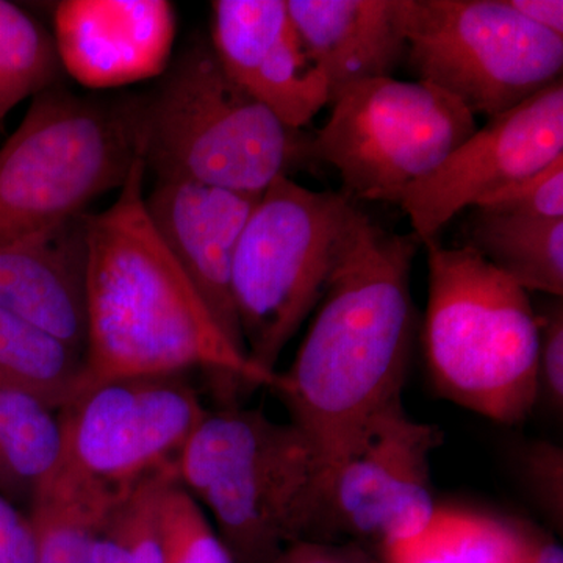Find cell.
Masks as SVG:
<instances>
[{
  "instance_id": "1",
  "label": "cell",
  "mask_w": 563,
  "mask_h": 563,
  "mask_svg": "<svg viewBox=\"0 0 563 563\" xmlns=\"http://www.w3.org/2000/svg\"><path fill=\"white\" fill-rule=\"evenodd\" d=\"M415 233L380 228L358 209L288 372L274 391L325 468L401 401L412 351Z\"/></svg>"
},
{
  "instance_id": "2",
  "label": "cell",
  "mask_w": 563,
  "mask_h": 563,
  "mask_svg": "<svg viewBox=\"0 0 563 563\" xmlns=\"http://www.w3.org/2000/svg\"><path fill=\"white\" fill-rule=\"evenodd\" d=\"M144 174L140 157L117 201L84 214L87 387L199 368L224 383L274 390L279 372H263L229 342L152 224Z\"/></svg>"
},
{
  "instance_id": "3",
  "label": "cell",
  "mask_w": 563,
  "mask_h": 563,
  "mask_svg": "<svg viewBox=\"0 0 563 563\" xmlns=\"http://www.w3.org/2000/svg\"><path fill=\"white\" fill-rule=\"evenodd\" d=\"M176 466L233 562L276 563L288 544L314 540L328 468L291 421L235 404L209 410Z\"/></svg>"
},
{
  "instance_id": "4",
  "label": "cell",
  "mask_w": 563,
  "mask_h": 563,
  "mask_svg": "<svg viewBox=\"0 0 563 563\" xmlns=\"http://www.w3.org/2000/svg\"><path fill=\"white\" fill-rule=\"evenodd\" d=\"M428 247L422 347L433 390L499 424L539 402L540 322L531 296L468 244Z\"/></svg>"
},
{
  "instance_id": "5",
  "label": "cell",
  "mask_w": 563,
  "mask_h": 563,
  "mask_svg": "<svg viewBox=\"0 0 563 563\" xmlns=\"http://www.w3.org/2000/svg\"><path fill=\"white\" fill-rule=\"evenodd\" d=\"M312 139L247 95L206 43L185 51L140 101L141 154L157 180L262 195L314 163Z\"/></svg>"
},
{
  "instance_id": "6",
  "label": "cell",
  "mask_w": 563,
  "mask_h": 563,
  "mask_svg": "<svg viewBox=\"0 0 563 563\" xmlns=\"http://www.w3.org/2000/svg\"><path fill=\"white\" fill-rule=\"evenodd\" d=\"M140 101L80 98L52 87L0 147V247L43 239L121 188L143 157Z\"/></svg>"
},
{
  "instance_id": "7",
  "label": "cell",
  "mask_w": 563,
  "mask_h": 563,
  "mask_svg": "<svg viewBox=\"0 0 563 563\" xmlns=\"http://www.w3.org/2000/svg\"><path fill=\"white\" fill-rule=\"evenodd\" d=\"M358 207L344 192L279 177L244 225L232 292L247 357L277 373L282 352L317 309Z\"/></svg>"
},
{
  "instance_id": "8",
  "label": "cell",
  "mask_w": 563,
  "mask_h": 563,
  "mask_svg": "<svg viewBox=\"0 0 563 563\" xmlns=\"http://www.w3.org/2000/svg\"><path fill=\"white\" fill-rule=\"evenodd\" d=\"M314 133V162L342 177L351 201L401 203L404 192L477 131L461 102L426 81H357L332 96Z\"/></svg>"
},
{
  "instance_id": "9",
  "label": "cell",
  "mask_w": 563,
  "mask_h": 563,
  "mask_svg": "<svg viewBox=\"0 0 563 563\" xmlns=\"http://www.w3.org/2000/svg\"><path fill=\"white\" fill-rule=\"evenodd\" d=\"M407 54L418 80L487 120L562 79L563 36L526 21L506 0H402Z\"/></svg>"
},
{
  "instance_id": "10",
  "label": "cell",
  "mask_w": 563,
  "mask_h": 563,
  "mask_svg": "<svg viewBox=\"0 0 563 563\" xmlns=\"http://www.w3.org/2000/svg\"><path fill=\"white\" fill-rule=\"evenodd\" d=\"M207 412L187 374L90 385L60 410L62 468L121 495L144 477L176 465Z\"/></svg>"
},
{
  "instance_id": "11",
  "label": "cell",
  "mask_w": 563,
  "mask_h": 563,
  "mask_svg": "<svg viewBox=\"0 0 563 563\" xmlns=\"http://www.w3.org/2000/svg\"><path fill=\"white\" fill-rule=\"evenodd\" d=\"M437 426L393 402L325 474L318 542H350L379 554L420 532L437 512L431 461L442 444Z\"/></svg>"
},
{
  "instance_id": "12",
  "label": "cell",
  "mask_w": 563,
  "mask_h": 563,
  "mask_svg": "<svg viewBox=\"0 0 563 563\" xmlns=\"http://www.w3.org/2000/svg\"><path fill=\"white\" fill-rule=\"evenodd\" d=\"M563 157V84L493 117L442 165L404 192L399 207L421 243L454 217Z\"/></svg>"
},
{
  "instance_id": "13",
  "label": "cell",
  "mask_w": 563,
  "mask_h": 563,
  "mask_svg": "<svg viewBox=\"0 0 563 563\" xmlns=\"http://www.w3.org/2000/svg\"><path fill=\"white\" fill-rule=\"evenodd\" d=\"M211 49L228 76L288 128L329 106V85L303 49L287 0L211 3Z\"/></svg>"
},
{
  "instance_id": "14",
  "label": "cell",
  "mask_w": 563,
  "mask_h": 563,
  "mask_svg": "<svg viewBox=\"0 0 563 563\" xmlns=\"http://www.w3.org/2000/svg\"><path fill=\"white\" fill-rule=\"evenodd\" d=\"M262 195L188 180H157L146 210L218 328L246 355L232 292V266L244 225ZM250 358V357H247Z\"/></svg>"
},
{
  "instance_id": "15",
  "label": "cell",
  "mask_w": 563,
  "mask_h": 563,
  "mask_svg": "<svg viewBox=\"0 0 563 563\" xmlns=\"http://www.w3.org/2000/svg\"><path fill=\"white\" fill-rule=\"evenodd\" d=\"M176 16L165 0H66L55 9L63 69L90 88L158 76L172 55Z\"/></svg>"
},
{
  "instance_id": "16",
  "label": "cell",
  "mask_w": 563,
  "mask_h": 563,
  "mask_svg": "<svg viewBox=\"0 0 563 563\" xmlns=\"http://www.w3.org/2000/svg\"><path fill=\"white\" fill-rule=\"evenodd\" d=\"M84 214L43 239L0 247V309L85 357L88 314Z\"/></svg>"
},
{
  "instance_id": "17",
  "label": "cell",
  "mask_w": 563,
  "mask_h": 563,
  "mask_svg": "<svg viewBox=\"0 0 563 563\" xmlns=\"http://www.w3.org/2000/svg\"><path fill=\"white\" fill-rule=\"evenodd\" d=\"M303 49L335 92L391 77L406 58L402 0H287Z\"/></svg>"
},
{
  "instance_id": "18",
  "label": "cell",
  "mask_w": 563,
  "mask_h": 563,
  "mask_svg": "<svg viewBox=\"0 0 563 563\" xmlns=\"http://www.w3.org/2000/svg\"><path fill=\"white\" fill-rule=\"evenodd\" d=\"M60 412L0 387V496L29 512L63 462Z\"/></svg>"
},
{
  "instance_id": "19",
  "label": "cell",
  "mask_w": 563,
  "mask_h": 563,
  "mask_svg": "<svg viewBox=\"0 0 563 563\" xmlns=\"http://www.w3.org/2000/svg\"><path fill=\"white\" fill-rule=\"evenodd\" d=\"M474 247L523 290L563 295V220L474 209L466 224Z\"/></svg>"
},
{
  "instance_id": "20",
  "label": "cell",
  "mask_w": 563,
  "mask_h": 563,
  "mask_svg": "<svg viewBox=\"0 0 563 563\" xmlns=\"http://www.w3.org/2000/svg\"><path fill=\"white\" fill-rule=\"evenodd\" d=\"M0 387L29 393L60 412L87 388L85 357L0 309Z\"/></svg>"
},
{
  "instance_id": "21",
  "label": "cell",
  "mask_w": 563,
  "mask_h": 563,
  "mask_svg": "<svg viewBox=\"0 0 563 563\" xmlns=\"http://www.w3.org/2000/svg\"><path fill=\"white\" fill-rule=\"evenodd\" d=\"M512 520L439 507L412 537L385 547L383 563H517Z\"/></svg>"
},
{
  "instance_id": "22",
  "label": "cell",
  "mask_w": 563,
  "mask_h": 563,
  "mask_svg": "<svg viewBox=\"0 0 563 563\" xmlns=\"http://www.w3.org/2000/svg\"><path fill=\"white\" fill-rule=\"evenodd\" d=\"M121 495L84 483L60 466L27 512L38 540L35 563H91L96 531Z\"/></svg>"
},
{
  "instance_id": "23",
  "label": "cell",
  "mask_w": 563,
  "mask_h": 563,
  "mask_svg": "<svg viewBox=\"0 0 563 563\" xmlns=\"http://www.w3.org/2000/svg\"><path fill=\"white\" fill-rule=\"evenodd\" d=\"M176 479L177 466H166L122 493L96 531L91 563H163V496Z\"/></svg>"
},
{
  "instance_id": "24",
  "label": "cell",
  "mask_w": 563,
  "mask_h": 563,
  "mask_svg": "<svg viewBox=\"0 0 563 563\" xmlns=\"http://www.w3.org/2000/svg\"><path fill=\"white\" fill-rule=\"evenodd\" d=\"M62 69L54 36L16 3L0 0V120L55 87Z\"/></svg>"
},
{
  "instance_id": "25",
  "label": "cell",
  "mask_w": 563,
  "mask_h": 563,
  "mask_svg": "<svg viewBox=\"0 0 563 563\" xmlns=\"http://www.w3.org/2000/svg\"><path fill=\"white\" fill-rule=\"evenodd\" d=\"M163 563H235L206 510L177 477L163 496Z\"/></svg>"
},
{
  "instance_id": "26",
  "label": "cell",
  "mask_w": 563,
  "mask_h": 563,
  "mask_svg": "<svg viewBox=\"0 0 563 563\" xmlns=\"http://www.w3.org/2000/svg\"><path fill=\"white\" fill-rule=\"evenodd\" d=\"M474 209L515 217L563 220V157L542 172L496 192Z\"/></svg>"
},
{
  "instance_id": "27",
  "label": "cell",
  "mask_w": 563,
  "mask_h": 563,
  "mask_svg": "<svg viewBox=\"0 0 563 563\" xmlns=\"http://www.w3.org/2000/svg\"><path fill=\"white\" fill-rule=\"evenodd\" d=\"M521 473L533 501L555 526L563 521V453L550 442H536L521 455Z\"/></svg>"
},
{
  "instance_id": "28",
  "label": "cell",
  "mask_w": 563,
  "mask_h": 563,
  "mask_svg": "<svg viewBox=\"0 0 563 563\" xmlns=\"http://www.w3.org/2000/svg\"><path fill=\"white\" fill-rule=\"evenodd\" d=\"M537 388L539 401L554 412L563 409V306L562 298L540 317Z\"/></svg>"
},
{
  "instance_id": "29",
  "label": "cell",
  "mask_w": 563,
  "mask_h": 563,
  "mask_svg": "<svg viewBox=\"0 0 563 563\" xmlns=\"http://www.w3.org/2000/svg\"><path fill=\"white\" fill-rule=\"evenodd\" d=\"M36 529L31 515L0 496V563H35Z\"/></svg>"
},
{
  "instance_id": "30",
  "label": "cell",
  "mask_w": 563,
  "mask_h": 563,
  "mask_svg": "<svg viewBox=\"0 0 563 563\" xmlns=\"http://www.w3.org/2000/svg\"><path fill=\"white\" fill-rule=\"evenodd\" d=\"M276 563H383L377 555L350 542L299 540L288 544Z\"/></svg>"
},
{
  "instance_id": "31",
  "label": "cell",
  "mask_w": 563,
  "mask_h": 563,
  "mask_svg": "<svg viewBox=\"0 0 563 563\" xmlns=\"http://www.w3.org/2000/svg\"><path fill=\"white\" fill-rule=\"evenodd\" d=\"M518 539L517 563H563V550L553 537L523 520H512Z\"/></svg>"
},
{
  "instance_id": "32",
  "label": "cell",
  "mask_w": 563,
  "mask_h": 563,
  "mask_svg": "<svg viewBox=\"0 0 563 563\" xmlns=\"http://www.w3.org/2000/svg\"><path fill=\"white\" fill-rule=\"evenodd\" d=\"M506 3L537 27L563 36L562 0H506Z\"/></svg>"
}]
</instances>
